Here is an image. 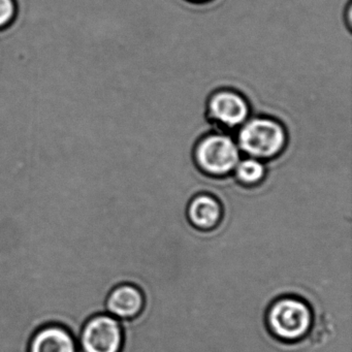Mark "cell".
Listing matches in <instances>:
<instances>
[{"mask_svg": "<svg viewBox=\"0 0 352 352\" xmlns=\"http://www.w3.org/2000/svg\"><path fill=\"white\" fill-rule=\"evenodd\" d=\"M314 313L300 296H282L270 304L265 312V327L272 337L286 344L302 341L310 333Z\"/></svg>", "mask_w": 352, "mask_h": 352, "instance_id": "cell-2", "label": "cell"}, {"mask_svg": "<svg viewBox=\"0 0 352 352\" xmlns=\"http://www.w3.org/2000/svg\"><path fill=\"white\" fill-rule=\"evenodd\" d=\"M186 218L199 232H212L223 219L224 209L218 195L209 191L195 193L186 205Z\"/></svg>", "mask_w": 352, "mask_h": 352, "instance_id": "cell-7", "label": "cell"}, {"mask_svg": "<svg viewBox=\"0 0 352 352\" xmlns=\"http://www.w3.org/2000/svg\"><path fill=\"white\" fill-rule=\"evenodd\" d=\"M124 331L121 321L107 312L90 317L78 338L80 352H121Z\"/></svg>", "mask_w": 352, "mask_h": 352, "instance_id": "cell-5", "label": "cell"}, {"mask_svg": "<svg viewBox=\"0 0 352 352\" xmlns=\"http://www.w3.org/2000/svg\"><path fill=\"white\" fill-rule=\"evenodd\" d=\"M269 166L252 157L241 158L232 173V178L244 188H258L267 180Z\"/></svg>", "mask_w": 352, "mask_h": 352, "instance_id": "cell-9", "label": "cell"}, {"mask_svg": "<svg viewBox=\"0 0 352 352\" xmlns=\"http://www.w3.org/2000/svg\"><path fill=\"white\" fill-rule=\"evenodd\" d=\"M192 158L201 174L215 180H223L232 176L242 153L232 133L212 131L197 140Z\"/></svg>", "mask_w": 352, "mask_h": 352, "instance_id": "cell-3", "label": "cell"}, {"mask_svg": "<svg viewBox=\"0 0 352 352\" xmlns=\"http://www.w3.org/2000/svg\"><path fill=\"white\" fill-rule=\"evenodd\" d=\"M185 3H189V5L193 6H206L210 5V3H214L216 0H183Z\"/></svg>", "mask_w": 352, "mask_h": 352, "instance_id": "cell-11", "label": "cell"}, {"mask_svg": "<svg viewBox=\"0 0 352 352\" xmlns=\"http://www.w3.org/2000/svg\"><path fill=\"white\" fill-rule=\"evenodd\" d=\"M28 352H80L78 340L58 323L43 325L32 335Z\"/></svg>", "mask_w": 352, "mask_h": 352, "instance_id": "cell-8", "label": "cell"}, {"mask_svg": "<svg viewBox=\"0 0 352 352\" xmlns=\"http://www.w3.org/2000/svg\"><path fill=\"white\" fill-rule=\"evenodd\" d=\"M253 108L247 96L232 87L214 90L206 102V118L215 131L236 133L251 116Z\"/></svg>", "mask_w": 352, "mask_h": 352, "instance_id": "cell-4", "label": "cell"}, {"mask_svg": "<svg viewBox=\"0 0 352 352\" xmlns=\"http://www.w3.org/2000/svg\"><path fill=\"white\" fill-rule=\"evenodd\" d=\"M145 307V294L140 286L131 282H123L115 285L104 302L106 312L121 321L139 318Z\"/></svg>", "mask_w": 352, "mask_h": 352, "instance_id": "cell-6", "label": "cell"}, {"mask_svg": "<svg viewBox=\"0 0 352 352\" xmlns=\"http://www.w3.org/2000/svg\"><path fill=\"white\" fill-rule=\"evenodd\" d=\"M16 0H0V32L7 30L17 18Z\"/></svg>", "mask_w": 352, "mask_h": 352, "instance_id": "cell-10", "label": "cell"}, {"mask_svg": "<svg viewBox=\"0 0 352 352\" xmlns=\"http://www.w3.org/2000/svg\"><path fill=\"white\" fill-rule=\"evenodd\" d=\"M234 139L242 155L267 164L285 153L289 133L280 119L254 114L236 131Z\"/></svg>", "mask_w": 352, "mask_h": 352, "instance_id": "cell-1", "label": "cell"}]
</instances>
